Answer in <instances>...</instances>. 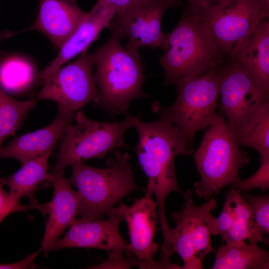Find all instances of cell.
<instances>
[{"label":"cell","mask_w":269,"mask_h":269,"mask_svg":"<svg viewBox=\"0 0 269 269\" xmlns=\"http://www.w3.org/2000/svg\"><path fill=\"white\" fill-rule=\"evenodd\" d=\"M117 13L110 4L98 0L59 49L56 57L41 72V80L51 75L73 58L87 51L103 29L109 27Z\"/></svg>","instance_id":"2e32d148"},{"label":"cell","mask_w":269,"mask_h":269,"mask_svg":"<svg viewBox=\"0 0 269 269\" xmlns=\"http://www.w3.org/2000/svg\"><path fill=\"white\" fill-rule=\"evenodd\" d=\"M94 65L93 54L83 52L74 61L42 80L36 100L54 101L58 109L72 113L91 102L96 107L100 95L93 73Z\"/></svg>","instance_id":"30bf717a"},{"label":"cell","mask_w":269,"mask_h":269,"mask_svg":"<svg viewBox=\"0 0 269 269\" xmlns=\"http://www.w3.org/2000/svg\"><path fill=\"white\" fill-rule=\"evenodd\" d=\"M225 202L223 210L216 218L212 235H219L223 239L227 235L233 225L234 217V206L232 188L225 192Z\"/></svg>","instance_id":"83f0119b"},{"label":"cell","mask_w":269,"mask_h":269,"mask_svg":"<svg viewBox=\"0 0 269 269\" xmlns=\"http://www.w3.org/2000/svg\"><path fill=\"white\" fill-rule=\"evenodd\" d=\"M86 14L76 0H40L36 19L26 29L41 32L60 49Z\"/></svg>","instance_id":"e0dca14e"},{"label":"cell","mask_w":269,"mask_h":269,"mask_svg":"<svg viewBox=\"0 0 269 269\" xmlns=\"http://www.w3.org/2000/svg\"><path fill=\"white\" fill-rule=\"evenodd\" d=\"M4 184L0 179V223L9 214L14 212L27 211L29 209H35L42 212L43 205H23L15 200L3 189Z\"/></svg>","instance_id":"f1b7e54d"},{"label":"cell","mask_w":269,"mask_h":269,"mask_svg":"<svg viewBox=\"0 0 269 269\" xmlns=\"http://www.w3.org/2000/svg\"><path fill=\"white\" fill-rule=\"evenodd\" d=\"M75 113L58 109L54 120L38 130L14 137L0 148V158H12L24 161L53 150L61 138L67 126L72 123Z\"/></svg>","instance_id":"ac0fdd59"},{"label":"cell","mask_w":269,"mask_h":269,"mask_svg":"<svg viewBox=\"0 0 269 269\" xmlns=\"http://www.w3.org/2000/svg\"><path fill=\"white\" fill-rule=\"evenodd\" d=\"M231 58L255 85L269 93V18L260 22Z\"/></svg>","instance_id":"d6986e66"},{"label":"cell","mask_w":269,"mask_h":269,"mask_svg":"<svg viewBox=\"0 0 269 269\" xmlns=\"http://www.w3.org/2000/svg\"><path fill=\"white\" fill-rule=\"evenodd\" d=\"M35 71L28 61L12 56L0 60V88L7 93H19L33 83Z\"/></svg>","instance_id":"603a6c76"},{"label":"cell","mask_w":269,"mask_h":269,"mask_svg":"<svg viewBox=\"0 0 269 269\" xmlns=\"http://www.w3.org/2000/svg\"><path fill=\"white\" fill-rule=\"evenodd\" d=\"M127 205L120 204L107 213L108 219L89 221L75 219L64 236L58 240L51 251L67 248H95L110 253L115 251L126 252L128 244L119 230L120 224L125 220Z\"/></svg>","instance_id":"4fadbf2b"},{"label":"cell","mask_w":269,"mask_h":269,"mask_svg":"<svg viewBox=\"0 0 269 269\" xmlns=\"http://www.w3.org/2000/svg\"><path fill=\"white\" fill-rule=\"evenodd\" d=\"M269 254L257 243L226 244L216 252L211 269H269Z\"/></svg>","instance_id":"44dd1931"},{"label":"cell","mask_w":269,"mask_h":269,"mask_svg":"<svg viewBox=\"0 0 269 269\" xmlns=\"http://www.w3.org/2000/svg\"><path fill=\"white\" fill-rule=\"evenodd\" d=\"M217 67L179 79L176 83L177 98L171 106L153 104L159 119L178 127L192 145L198 131L225 120L216 112L219 99Z\"/></svg>","instance_id":"5b68a950"},{"label":"cell","mask_w":269,"mask_h":269,"mask_svg":"<svg viewBox=\"0 0 269 269\" xmlns=\"http://www.w3.org/2000/svg\"><path fill=\"white\" fill-rule=\"evenodd\" d=\"M181 0H154L134 6L116 14L109 27L121 38L128 36V49L138 51L141 47H160L164 34L161 30L163 15L167 9L180 5Z\"/></svg>","instance_id":"7c38bea8"},{"label":"cell","mask_w":269,"mask_h":269,"mask_svg":"<svg viewBox=\"0 0 269 269\" xmlns=\"http://www.w3.org/2000/svg\"></svg>","instance_id":"e575fe53"},{"label":"cell","mask_w":269,"mask_h":269,"mask_svg":"<svg viewBox=\"0 0 269 269\" xmlns=\"http://www.w3.org/2000/svg\"><path fill=\"white\" fill-rule=\"evenodd\" d=\"M112 5L117 11L116 14L122 13L131 8L150 3L154 0H101Z\"/></svg>","instance_id":"1f68e13d"},{"label":"cell","mask_w":269,"mask_h":269,"mask_svg":"<svg viewBox=\"0 0 269 269\" xmlns=\"http://www.w3.org/2000/svg\"><path fill=\"white\" fill-rule=\"evenodd\" d=\"M52 150L29 158L22 163L20 169L12 175L1 178L4 185L8 186L9 194L16 201L24 197L31 205H37L34 193L40 183L48 181V162Z\"/></svg>","instance_id":"ffe728a7"},{"label":"cell","mask_w":269,"mask_h":269,"mask_svg":"<svg viewBox=\"0 0 269 269\" xmlns=\"http://www.w3.org/2000/svg\"><path fill=\"white\" fill-rule=\"evenodd\" d=\"M190 11L199 16L212 12L237 0H185Z\"/></svg>","instance_id":"4dcf8cb0"},{"label":"cell","mask_w":269,"mask_h":269,"mask_svg":"<svg viewBox=\"0 0 269 269\" xmlns=\"http://www.w3.org/2000/svg\"><path fill=\"white\" fill-rule=\"evenodd\" d=\"M242 196L251 207L254 216V226L249 243H269V195L256 196L246 192Z\"/></svg>","instance_id":"d4e9b609"},{"label":"cell","mask_w":269,"mask_h":269,"mask_svg":"<svg viewBox=\"0 0 269 269\" xmlns=\"http://www.w3.org/2000/svg\"><path fill=\"white\" fill-rule=\"evenodd\" d=\"M220 109L238 141L269 112V93L258 87L231 58L217 67Z\"/></svg>","instance_id":"ba28073f"},{"label":"cell","mask_w":269,"mask_h":269,"mask_svg":"<svg viewBox=\"0 0 269 269\" xmlns=\"http://www.w3.org/2000/svg\"><path fill=\"white\" fill-rule=\"evenodd\" d=\"M15 33H13L10 30H3L0 31V43L3 40L12 36ZM4 54L0 48V57Z\"/></svg>","instance_id":"d6a6232c"},{"label":"cell","mask_w":269,"mask_h":269,"mask_svg":"<svg viewBox=\"0 0 269 269\" xmlns=\"http://www.w3.org/2000/svg\"><path fill=\"white\" fill-rule=\"evenodd\" d=\"M259 169L251 176L241 179L232 188L241 192H246L254 189H260L263 192L269 188V156L261 159Z\"/></svg>","instance_id":"4316f807"},{"label":"cell","mask_w":269,"mask_h":269,"mask_svg":"<svg viewBox=\"0 0 269 269\" xmlns=\"http://www.w3.org/2000/svg\"><path fill=\"white\" fill-rule=\"evenodd\" d=\"M240 146L226 120L209 127L193 154L200 176L194 185L198 198L208 200L240 181L239 170L250 161Z\"/></svg>","instance_id":"8992f818"},{"label":"cell","mask_w":269,"mask_h":269,"mask_svg":"<svg viewBox=\"0 0 269 269\" xmlns=\"http://www.w3.org/2000/svg\"><path fill=\"white\" fill-rule=\"evenodd\" d=\"M192 195L190 189L185 191L182 209L171 215L175 226L170 228V246L172 253L178 254L184 262L181 269H200L205 257L216 252L211 245L216 218L211 211L217 205L213 196L197 206Z\"/></svg>","instance_id":"9c48e42d"},{"label":"cell","mask_w":269,"mask_h":269,"mask_svg":"<svg viewBox=\"0 0 269 269\" xmlns=\"http://www.w3.org/2000/svg\"><path fill=\"white\" fill-rule=\"evenodd\" d=\"M122 251H115L109 253L108 259L99 265L89 269H130L133 266L138 267V261L133 256L125 258Z\"/></svg>","instance_id":"f546056e"},{"label":"cell","mask_w":269,"mask_h":269,"mask_svg":"<svg viewBox=\"0 0 269 269\" xmlns=\"http://www.w3.org/2000/svg\"><path fill=\"white\" fill-rule=\"evenodd\" d=\"M105 168L96 167L78 161L71 166L72 172L67 179L78 189L81 203L78 215L89 221L102 219L123 198L146 188L135 182L127 152L114 150Z\"/></svg>","instance_id":"277c9868"},{"label":"cell","mask_w":269,"mask_h":269,"mask_svg":"<svg viewBox=\"0 0 269 269\" xmlns=\"http://www.w3.org/2000/svg\"><path fill=\"white\" fill-rule=\"evenodd\" d=\"M160 47L165 86L216 67L224 57L205 22L187 8L175 27L164 34Z\"/></svg>","instance_id":"3957f363"},{"label":"cell","mask_w":269,"mask_h":269,"mask_svg":"<svg viewBox=\"0 0 269 269\" xmlns=\"http://www.w3.org/2000/svg\"><path fill=\"white\" fill-rule=\"evenodd\" d=\"M262 8L267 15L269 16V0H260Z\"/></svg>","instance_id":"836d02e7"},{"label":"cell","mask_w":269,"mask_h":269,"mask_svg":"<svg viewBox=\"0 0 269 269\" xmlns=\"http://www.w3.org/2000/svg\"><path fill=\"white\" fill-rule=\"evenodd\" d=\"M133 127L138 134L134 150L148 178L146 188L155 198L163 239L167 240L170 227L165 214L167 197L172 192H177L182 196L185 193L178 184L175 161L179 154L193 155V145L178 127L159 119L144 122L138 118Z\"/></svg>","instance_id":"6da1fadb"},{"label":"cell","mask_w":269,"mask_h":269,"mask_svg":"<svg viewBox=\"0 0 269 269\" xmlns=\"http://www.w3.org/2000/svg\"><path fill=\"white\" fill-rule=\"evenodd\" d=\"M130 238L126 252L138 261L139 269H157L153 256L158 246L153 241L158 223L157 204L151 191L146 188L145 195L127 205L125 213Z\"/></svg>","instance_id":"5bb4252c"},{"label":"cell","mask_w":269,"mask_h":269,"mask_svg":"<svg viewBox=\"0 0 269 269\" xmlns=\"http://www.w3.org/2000/svg\"><path fill=\"white\" fill-rule=\"evenodd\" d=\"M199 17L206 24L223 55L230 58L260 22L269 18L260 0H237Z\"/></svg>","instance_id":"8fae6325"},{"label":"cell","mask_w":269,"mask_h":269,"mask_svg":"<svg viewBox=\"0 0 269 269\" xmlns=\"http://www.w3.org/2000/svg\"><path fill=\"white\" fill-rule=\"evenodd\" d=\"M238 142L241 146L256 150L261 159L269 156V112L263 115Z\"/></svg>","instance_id":"484cf974"},{"label":"cell","mask_w":269,"mask_h":269,"mask_svg":"<svg viewBox=\"0 0 269 269\" xmlns=\"http://www.w3.org/2000/svg\"><path fill=\"white\" fill-rule=\"evenodd\" d=\"M36 101L16 100L0 88V148L5 138L15 135Z\"/></svg>","instance_id":"7402d4cb"},{"label":"cell","mask_w":269,"mask_h":269,"mask_svg":"<svg viewBox=\"0 0 269 269\" xmlns=\"http://www.w3.org/2000/svg\"><path fill=\"white\" fill-rule=\"evenodd\" d=\"M64 171L50 173L48 181L54 188L51 200L45 203L46 222L44 234L41 242V250L47 256L52 246L64 230L76 219L81 203L78 191L71 187L64 176Z\"/></svg>","instance_id":"9a60e30c"},{"label":"cell","mask_w":269,"mask_h":269,"mask_svg":"<svg viewBox=\"0 0 269 269\" xmlns=\"http://www.w3.org/2000/svg\"><path fill=\"white\" fill-rule=\"evenodd\" d=\"M232 188L234 206V217L233 225L227 235L223 240L226 244H240L245 240L250 241L254 226L252 210L242 196L241 191Z\"/></svg>","instance_id":"cb8c5ba5"},{"label":"cell","mask_w":269,"mask_h":269,"mask_svg":"<svg viewBox=\"0 0 269 269\" xmlns=\"http://www.w3.org/2000/svg\"><path fill=\"white\" fill-rule=\"evenodd\" d=\"M111 33L109 39L93 54L100 95L96 107L110 116H128L130 103L147 96L142 91L143 68L138 51L123 47L120 36Z\"/></svg>","instance_id":"7a4b0ae2"},{"label":"cell","mask_w":269,"mask_h":269,"mask_svg":"<svg viewBox=\"0 0 269 269\" xmlns=\"http://www.w3.org/2000/svg\"><path fill=\"white\" fill-rule=\"evenodd\" d=\"M140 117L128 115L121 122H101L91 120L78 110L61 138L53 172L64 171L68 166L92 158L102 159L117 148L126 147V131Z\"/></svg>","instance_id":"52a82bcc"}]
</instances>
